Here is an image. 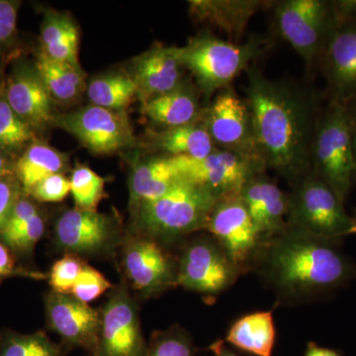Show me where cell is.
<instances>
[{
    "label": "cell",
    "instance_id": "20",
    "mask_svg": "<svg viewBox=\"0 0 356 356\" xmlns=\"http://www.w3.org/2000/svg\"><path fill=\"white\" fill-rule=\"evenodd\" d=\"M6 99L34 132L55 120L51 108L53 98L36 67L23 65L14 70L7 84Z\"/></svg>",
    "mask_w": 356,
    "mask_h": 356
},
{
    "label": "cell",
    "instance_id": "38",
    "mask_svg": "<svg viewBox=\"0 0 356 356\" xmlns=\"http://www.w3.org/2000/svg\"><path fill=\"white\" fill-rule=\"evenodd\" d=\"M37 213H39V211L31 201L24 198L18 199L9 215L6 226L0 232L1 240H4L19 231L26 222L29 221Z\"/></svg>",
    "mask_w": 356,
    "mask_h": 356
},
{
    "label": "cell",
    "instance_id": "16",
    "mask_svg": "<svg viewBox=\"0 0 356 356\" xmlns=\"http://www.w3.org/2000/svg\"><path fill=\"white\" fill-rule=\"evenodd\" d=\"M48 325L62 339L63 346L83 348L93 355L100 331V313L70 294L51 292L46 299Z\"/></svg>",
    "mask_w": 356,
    "mask_h": 356
},
{
    "label": "cell",
    "instance_id": "19",
    "mask_svg": "<svg viewBox=\"0 0 356 356\" xmlns=\"http://www.w3.org/2000/svg\"><path fill=\"white\" fill-rule=\"evenodd\" d=\"M132 79L143 103L175 90L184 83L185 67L177 47L156 46L133 63Z\"/></svg>",
    "mask_w": 356,
    "mask_h": 356
},
{
    "label": "cell",
    "instance_id": "3",
    "mask_svg": "<svg viewBox=\"0 0 356 356\" xmlns=\"http://www.w3.org/2000/svg\"><path fill=\"white\" fill-rule=\"evenodd\" d=\"M273 44L267 35H250L243 43H233L204 32L179 48L185 69L195 79L199 90L208 103L222 89L231 86L236 77L247 72Z\"/></svg>",
    "mask_w": 356,
    "mask_h": 356
},
{
    "label": "cell",
    "instance_id": "5",
    "mask_svg": "<svg viewBox=\"0 0 356 356\" xmlns=\"http://www.w3.org/2000/svg\"><path fill=\"white\" fill-rule=\"evenodd\" d=\"M355 130L350 107L329 102L318 113L312 145L311 172L324 180L343 203L355 178Z\"/></svg>",
    "mask_w": 356,
    "mask_h": 356
},
{
    "label": "cell",
    "instance_id": "7",
    "mask_svg": "<svg viewBox=\"0 0 356 356\" xmlns=\"http://www.w3.org/2000/svg\"><path fill=\"white\" fill-rule=\"evenodd\" d=\"M274 29L304 60L310 72L320 63L334 23L332 1L280 0L273 1Z\"/></svg>",
    "mask_w": 356,
    "mask_h": 356
},
{
    "label": "cell",
    "instance_id": "8",
    "mask_svg": "<svg viewBox=\"0 0 356 356\" xmlns=\"http://www.w3.org/2000/svg\"><path fill=\"white\" fill-rule=\"evenodd\" d=\"M204 231L219 243L241 274L252 271L266 241L255 228L240 191L218 199Z\"/></svg>",
    "mask_w": 356,
    "mask_h": 356
},
{
    "label": "cell",
    "instance_id": "2",
    "mask_svg": "<svg viewBox=\"0 0 356 356\" xmlns=\"http://www.w3.org/2000/svg\"><path fill=\"white\" fill-rule=\"evenodd\" d=\"M339 243L287 224L284 231L266 241L252 271L280 303H303L355 277V267Z\"/></svg>",
    "mask_w": 356,
    "mask_h": 356
},
{
    "label": "cell",
    "instance_id": "12",
    "mask_svg": "<svg viewBox=\"0 0 356 356\" xmlns=\"http://www.w3.org/2000/svg\"><path fill=\"white\" fill-rule=\"evenodd\" d=\"M147 343L139 310L127 288H116L100 313V331L91 356H145Z\"/></svg>",
    "mask_w": 356,
    "mask_h": 356
},
{
    "label": "cell",
    "instance_id": "41",
    "mask_svg": "<svg viewBox=\"0 0 356 356\" xmlns=\"http://www.w3.org/2000/svg\"><path fill=\"white\" fill-rule=\"evenodd\" d=\"M332 7L334 19L356 21V0L332 1Z\"/></svg>",
    "mask_w": 356,
    "mask_h": 356
},
{
    "label": "cell",
    "instance_id": "17",
    "mask_svg": "<svg viewBox=\"0 0 356 356\" xmlns=\"http://www.w3.org/2000/svg\"><path fill=\"white\" fill-rule=\"evenodd\" d=\"M56 241L69 254L93 255L118 243V229L111 218L96 211L69 210L58 218Z\"/></svg>",
    "mask_w": 356,
    "mask_h": 356
},
{
    "label": "cell",
    "instance_id": "10",
    "mask_svg": "<svg viewBox=\"0 0 356 356\" xmlns=\"http://www.w3.org/2000/svg\"><path fill=\"white\" fill-rule=\"evenodd\" d=\"M200 123L217 149L262 161L255 143L252 115L233 86L222 89L203 107Z\"/></svg>",
    "mask_w": 356,
    "mask_h": 356
},
{
    "label": "cell",
    "instance_id": "23",
    "mask_svg": "<svg viewBox=\"0 0 356 356\" xmlns=\"http://www.w3.org/2000/svg\"><path fill=\"white\" fill-rule=\"evenodd\" d=\"M182 179L170 156H154L142 161L131 177V207L134 211L140 204L161 198Z\"/></svg>",
    "mask_w": 356,
    "mask_h": 356
},
{
    "label": "cell",
    "instance_id": "37",
    "mask_svg": "<svg viewBox=\"0 0 356 356\" xmlns=\"http://www.w3.org/2000/svg\"><path fill=\"white\" fill-rule=\"evenodd\" d=\"M70 191V180L63 173H57L40 181L29 194L40 202H60Z\"/></svg>",
    "mask_w": 356,
    "mask_h": 356
},
{
    "label": "cell",
    "instance_id": "14",
    "mask_svg": "<svg viewBox=\"0 0 356 356\" xmlns=\"http://www.w3.org/2000/svg\"><path fill=\"white\" fill-rule=\"evenodd\" d=\"M122 264L131 286L142 296H156L177 286V259L152 238L137 236L127 241Z\"/></svg>",
    "mask_w": 356,
    "mask_h": 356
},
{
    "label": "cell",
    "instance_id": "26",
    "mask_svg": "<svg viewBox=\"0 0 356 356\" xmlns=\"http://www.w3.org/2000/svg\"><path fill=\"white\" fill-rule=\"evenodd\" d=\"M42 51L58 62L79 67V32L69 16L47 14L41 28Z\"/></svg>",
    "mask_w": 356,
    "mask_h": 356
},
{
    "label": "cell",
    "instance_id": "49",
    "mask_svg": "<svg viewBox=\"0 0 356 356\" xmlns=\"http://www.w3.org/2000/svg\"><path fill=\"white\" fill-rule=\"evenodd\" d=\"M353 220H355V228H356V212H355V216L353 217Z\"/></svg>",
    "mask_w": 356,
    "mask_h": 356
},
{
    "label": "cell",
    "instance_id": "39",
    "mask_svg": "<svg viewBox=\"0 0 356 356\" xmlns=\"http://www.w3.org/2000/svg\"><path fill=\"white\" fill-rule=\"evenodd\" d=\"M19 3L0 0V48L13 41L16 34Z\"/></svg>",
    "mask_w": 356,
    "mask_h": 356
},
{
    "label": "cell",
    "instance_id": "34",
    "mask_svg": "<svg viewBox=\"0 0 356 356\" xmlns=\"http://www.w3.org/2000/svg\"><path fill=\"white\" fill-rule=\"evenodd\" d=\"M86 264L79 255L67 254L51 267L49 281L54 291L70 294Z\"/></svg>",
    "mask_w": 356,
    "mask_h": 356
},
{
    "label": "cell",
    "instance_id": "31",
    "mask_svg": "<svg viewBox=\"0 0 356 356\" xmlns=\"http://www.w3.org/2000/svg\"><path fill=\"white\" fill-rule=\"evenodd\" d=\"M34 139V131L13 111L6 98L0 97V152L20 151Z\"/></svg>",
    "mask_w": 356,
    "mask_h": 356
},
{
    "label": "cell",
    "instance_id": "22",
    "mask_svg": "<svg viewBox=\"0 0 356 356\" xmlns=\"http://www.w3.org/2000/svg\"><path fill=\"white\" fill-rule=\"evenodd\" d=\"M202 110L199 90L184 81L175 90L143 103L147 118L165 128L198 123Z\"/></svg>",
    "mask_w": 356,
    "mask_h": 356
},
{
    "label": "cell",
    "instance_id": "42",
    "mask_svg": "<svg viewBox=\"0 0 356 356\" xmlns=\"http://www.w3.org/2000/svg\"><path fill=\"white\" fill-rule=\"evenodd\" d=\"M17 273V268L9 248L0 243V281Z\"/></svg>",
    "mask_w": 356,
    "mask_h": 356
},
{
    "label": "cell",
    "instance_id": "40",
    "mask_svg": "<svg viewBox=\"0 0 356 356\" xmlns=\"http://www.w3.org/2000/svg\"><path fill=\"white\" fill-rule=\"evenodd\" d=\"M19 198V185L10 175H6L0 180V232Z\"/></svg>",
    "mask_w": 356,
    "mask_h": 356
},
{
    "label": "cell",
    "instance_id": "30",
    "mask_svg": "<svg viewBox=\"0 0 356 356\" xmlns=\"http://www.w3.org/2000/svg\"><path fill=\"white\" fill-rule=\"evenodd\" d=\"M67 353L63 344L56 343L44 332L0 334V356H65Z\"/></svg>",
    "mask_w": 356,
    "mask_h": 356
},
{
    "label": "cell",
    "instance_id": "28",
    "mask_svg": "<svg viewBox=\"0 0 356 356\" xmlns=\"http://www.w3.org/2000/svg\"><path fill=\"white\" fill-rule=\"evenodd\" d=\"M65 166L64 156L47 145H30L23 156L18 159L15 172L20 186L26 193L44 178L62 173Z\"/></svg>",
    "mask_w": 356,
    "mask_h": 356
},
{
    "label": "cell",
    "instance_id": "27",
    "mask_svg": "<svg viewBox=\"0 0 356 356\" xmlns=\"http://www.w3.org/2000/svg\"><path fill=\"white\" fill-rule=\"evenodd\" d=\"M35 67L53 99L70 102L83 91L84 81L79 67L58 62L41 51L37 56Z\"/></svg>",
    "mask_w": 356,
    "mask_h": 356
},
{
    "label": "cell",
    "instance_id": "48",
    "mask_svg": "<svg viewBox=\"0 0 356 356\" xmlns=\"http://www.w3.org/2000/svg\"><path fill=\"white\" fill-rule=\"evenodd\" d=\"M2 91H3V83H2L1 74H0V97H1Z\"/></svg>",
    "mask_w": 356,
    "mask_h": 356
},
{
    "label": "cell",
    "instance_id": "46",
    "mask_svg": "<svg viewBox=\"0 0 356 356\" xmlns=\"http://www.w3.org/2000/svg\"><path fill=\"white\" fill-rule=\"evenodd\" d=\"M353 109L350 108V111L351 116H353V122H355V129H356V98L355 100H353ZM348 107H350V106H348Z\"/></svg>",
    "mask_w": 356,
    "mask_h": 356
},
{
    "label": "cell",
    "instance_id": "11",
    "mask_svg": "<svg viewBox=\"0 0 356 356\" xmlns=\"http://www.w3.org/2000/svg\"><path fill=\"white\" fill-rule=\"evenodd\" d=\"M172 159L184 179L206 187L218 197L241 191L250 178L267 170L259 159L220 149L204 159L172 156Z\"/></svg>",
    "mask_w": 356,
    "mask_h": 356
},
{
    "label": "cell",
    "instance_id": "43",
    "mask_svg": "<svg viewBox=\"0 0 356 356\" xmlns=\"http://www.w3.org/2000/svg\"><path fill=\"white\" fill-rule=\"evenodd\" d=\"M305 356H341L337 351L331 348H322L315 343L307 344Z\"/></svg>",
    "mask_w": 356,
    "mask_h": 356
},
{
    "label": "cell",
    "instance_id": "1",
    "mask_svg": "<svg viewBox=\"0 0 356 356\" xmlns=\"http://www.w3.org/2000/svg\"><path fill=\"white\" fill-rule=\"evenodd\" d=\"M245 74V100L259 156L267 170L294 186L311 173L317 97L299 84L268 79L255 65Z\"/></svg>",
    "mask_w": 356,
    "mask_h": 356
},
{
    "label": "cell",
    "instance_id": "6",
    "mask_svg": "<svg viewBox=\"0 0 356 356\" xmlns=\"http://www.w3.org/2000/svg\"><path fill=\"white\" fill-rule=\"evenodd\" d=\"M343 204L324 180L311 172L292 186L287 224L341 242L344 236L356 235L355 220Z\"/></svg>",
    "mask_w": 356,
    "mask_h": 356
},
{
    "label": "cell",
    "instance_id": "15",
    "mask_svg": "<svg viewBox=\"0 0 356 356\" xmlns=\"http://www.w3.org/2000/svg\"><path fill=\"white\" fill-rule=\"evenodd\" d=\"M318 65L327 81L329 102L350 106L356 98L355 20L334 17Z\"/></svg>",
    "mask_w": 356,
    "mask_h": 356
},
{
    "label": "cell",
    "instance_id": "4",
    "mask_svg": "<svg viewBox=\"0 0 356 356\" xmlns=\"http://www.w3.org/2000/svg\"><path fill=\"white\" fill-rule=\"evenodd\" d=\"M218 197L206 187L182 179L168 193L140 204L134 212L138 236L165 245L204 231Z\"/></svg>",
    "mask_w": 356,
    "mask_h": 356
},
{
    "label": "cell",
    "instance_id": "36",
    "mask_svg": "<svg viewBox=\"0 0 356 356\" xmlns=\"http://www.w3.org/2000/svg\"><path fill=\"white\" fill-rule=\"evenodd\" d=\"M44 229H46V225H44L43 217L40 213H37L19 231L2 241L6 247L11 248L14 252H21V254L29 252L39 240H41Z\"/></svg>",
    "mask_w": 356,
    "mask_h": 356
},
{
    "label": "cell",
    "instance_id": "29",
    "mask_svg": "<svg viewBox=\"0 0 356 356\" xmlns=\"http://www.w3.org/2000/svg\"><path fill=\"white\" fill-rule=\"evenodd\" d=\"M88 97L95 106L122 111L138 97V88L132 76L117 72L91 81Z\"/></svg>",
    "mask_w": 356,
    "mask_h": 356
},
{
    "label": "cell",
    "instance_id": "50",
    "mask_svg": "<svg viewBox=\"0 0 356 356\" xmlns=\"http://www.w3.org/2000/svg\"><path fill=\"white\" fill-rule=\"evenodd\" d=\"M6 175H0V180H1V179H2V178H3L4 177H6Z\"/></svg>",
    "mask_w": 356,
    "mask_h": 356
},
{
    "label": "cell",
    "instance_id": "47",
    "mask_svg": "<svg viewBox=\"0 0 356 356\" xmlns=\"http://www.w3.org/2000/svg\"><path fill=\"white\" fill-rule=\"evenodd\" d=\"M353 154H355V177H356V130L355 137H353Z\"/></svg>",
    "mask_w": 356,
    "mask_h": 356
},
{
    "label": "cell",
    "instance_id": "32",
    "mask_svg": "<svg viewBox=\"0 0 356 356\" xmlns=\"http://www.w3.org/2000/svg\"><path fill=\"white\" fill-rule=\"evenodd\" d=\"M70 192L76 208L95 211L104 195V178L88 166H77L70 177Z\"/></svg>",
    "mask_w": 356,
    "mask_h": 356
},
{
    "label": "cell",
    "instance_id": "35",
    "mask_svg": "<svg viewBox=\"0 0 356 356\" xmlns=\"http://www.w3.org/2000/svg\"><path fill=\"white\" fill-rule=\"evenodd\" d=\"M111 287V283L102 273L86 264L70 294L79 301L88 304Z\"/></svg>",
    "mask_w": 356,
    "mask_h": 356
},
{
    "label": "cell",
    "instance_id": "25",
    "mask_svg": "<svg viewBox=\"0 0 356 356\" xmlns=\"http://www.w3.org/2000/svg\"><path fill=\"white\" fill-rule=\"evenodd\" d=\"M276 331L273 312L248 314L236 320L227 332L226 341L257 356H273Z\"/></svg>",
    "mask_w": 356,
    "mask_h": 356
},
{
    "label": "cell",
    "instance_id": "45",
    "mask_svg": "<svg viewBox=\"0 0 356 356\" xmlns=\"http://www.w3.org/2000/svg\"><path fill=\"white\" fill-rule=\"evenodd\" d=\"M0 175H9L8 161H7L6 154L0 152Z\"/></svg>",
    "mask_w": 356,
    "mask_h": 356
},
{
    "label": "cell",
    "instance_id": "21",
    "mask_svg": "<svg viewBox=\"0 0 356 356\" xmlns=\"http://www.w3.org/2000/svg\"><path fill=\"white\" fill-rule=\"evenodd\" d=\"M273 3L271 0H195L189 2V13L198 22L226 35L228 41L242 43L252 18Z\"/></svg>",
    "mask_w": 356,
    "mask_h": 356
},
{
    "label": "cell",
    "instance_id": "18",
    "mask_svg": "<svg viewBox=\"0 0 356 356\" xmlns=\"http://www.w3.org/2000/svg\"><path fill=\"white\" fill-rule=\"evenodd\" d=\"M240 195L264 241L286 228L289 194L281 191L266 172L250 178L241 189Z\"/></svg>",
    "mask_w": 356,
    "mask_h": 356
},
{
    "label": "cell",
    "instance_id": "9",
    "mask_svg": "<svg viewBox=\"0 0 356 356\" xmlns=\"http://www.w3.org/2000/svg\"><path fill=\"white\" fill-rule=\"evenodd\" d=\"M240 275L235 264L209 234L187 243L177 259V286L206 298H216L227 291Z\"/></svg>",
    "mask_w": 356,
    "mask_h": 356
},
{
    "label": "cell",
    "instance_id": "13",
    "mask_svg": "<svg viewBox=\"0 0 356 356\" xmlns=\"http://www.w3.org/2000/svg\"><path fill=\"white\" fill-rule=\"evenodd\" d=\"M54 123L74 135L95 154L116 153L134 142L132 127L123 111L92 105L60 115Z\"/></svg>",
    "mask_w": 356,
    "mask_h": 356
},
{
    "label": "cell",
    "instance_id": "24",
    "mask_svg": "<svg viewBox=\"0 0 356 356\" xmlns=\"http://www.w3.org/2000/svg\"><path fill=\"white\" fill-rule=\"evenodd\" d=\"M149 142L152 149L170 158L204 159L217 149L200 122L151 133Z\"/></svg>",
    "mask_w": 356,
    "mask_h": 356
},
{
    "label": "cell",
    "instance_id": "44",
    "mask_svg": "<svg viewBox=\"0 0 356 356\" xmlns=\"http://www.w3.org/2000/svg\"><path fill=\"white\" fill-rule=\"evenodd\" d=\"M210 350L213 351L215 356H238L233 351L229 350L221 339L211 344Z\"/></svg>",
    "mask_w": 356,
    "mask_h": 356
},
{
    "label": "cell",
    "instance_id": "33",
    "mask_svg": "<svg viewBox=\"0 0 356 356\" xmlns=\"http://www.w3.org/2000/svg\"><path fill=\"white\" fill-rule=\"evenodd\" d=\"M145 356H195V346L188 332L172 325L165 331L154 332Z\"/></svg>",
    "mask_w": 356,
    "mask_h": 356
}]
</instances>
